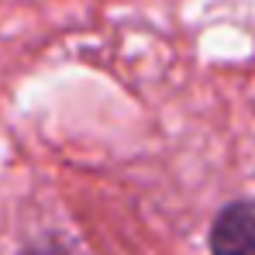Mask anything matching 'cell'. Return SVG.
Returning a JSON list of instances; mask_svg holds the SVG:
<instances>
[{"instance_id": "1", "label": "cell", "mask_w": 255, "mask_h": 255, "mask_svg": "<svg viewBox=\"0 0 255 255\" xmlns=\"http://www.w3.org/2000/svg\"><path fill=\"white\" fill-rule=\"evenodd\" d=\"M214 255H255V204H231L211 231Z\"/></svg>"}]
</instances>
